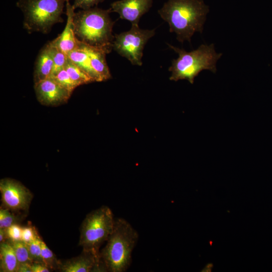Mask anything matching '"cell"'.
<instances>
[{"mask_svg":"<svg viewBox=\"0 0 272 272\" xmlns=\"http://www.w3.org/2000/svg\"><path fill=\"white\" fill-rule=\"evenodd\" d=\"M53 66V56L49 42L40 51L36 59L33 75L34 84L49 78Z\"/></svg>","mask_w":272,"mask_h":272,"instance_id":"cell-14","label":"cell"},{"mask_svg":"<svg viewBox=\"0 0 272 272\" xmlns=\"http://www.w3.org/2000/svg\"><path fill=\"white\" fill-rule=\"evenodd\" d=\"M67 55L73 63L85 72L94 82H97V77L92 67L89 56L79 40L78 47L68 52Z\"/></svg>","mask_w":272,"mask_h":272,"instance_id":"cell-15","label":"cell"},{"mask_svg":"<svg viewBox=\"0 0 272 272\" xmlns=\"http://www.w3.org/2000/svg\"><path fill=\"white\" fill-rule=\"evenodd\" d=\"M41 245L43 263L51 270L58 269L60 261L57 259L55 254L47 247L43 240L41 241Z\"/></svg>","mask_w":272,"mask_h":272,"instance_id":"cell-20","label":"cell"},{"mask_svg":"<svg viewBox=\"0 0 272 272\" xmlns=\"http://www.w3.org/2000/svg\"><path fill=\"white\" fill-rule=\"evenodd\" d=\"M19 263L14 249L8 240L0 244V271L18 272Z\"/></svg>","mask_w":272,"mask_h":272,"instance_id":"cell-16","label":"cell"},{"mask_svg":"<svg viewBox=\"0 0 272 272\" xmlns=\"http://www.w3.org/2000/svg\"><path fill=\"white\" fill-rule=\"evenodd\" d=\"M138 239V232L127 221L122 218L115 220L113 232L100 252L107 271L124 272L128 269Z\"/></svg>","mask_w":272,"mask_h":272,"instance_id":"cell-3","label":"cell"},{"mask_svg":"<svg viewBox=\"0 0 272 272\" xmlns=\"http://www.w3.org/2000/svg\"><path fill=\"white\" fill-rule=\"evenodd\" d=\"M209 12L203 0H168L158 11L169 24V31L174 32L181 43L186 40L190 43L194 33H202Z\"/></svg>","mask_w":272,"mask_h":272,"instance_id":"cell-1","label":"cell"},{"mask_svg":"<svg viewBox=\"0 0 272 272\" xmlns=\"http://www.w3.org/2000/svg\"><path fill=\"white\" fill-rule=\"evenodd\" d=\"M155 35V29H142L139 25H131L128 31L114 35L113 49L132 64L141 66L145 46Z\"/></svg>","mask_w":272,"mask_h":272,"instance_id":"cell-7","label":"cell"},{"mask_svg":"<svg viewBox=\"0 0 272 272\" xmlns=\"http://www.w3.org/2000/svg\"><path fill=\"white\" fill-rule=\"evenodd\" d=\"M115 224L113 213L102 206L87 214L80 228L79 245L83 251L100 255L99 249L113 232Z\"/></svg>","mask_w":272,"mask_h":272,"instance_id":"cell-6","label":"cell"},{"mask_svg":"<svg viewBox=\"0 0 272 272\" xmlns=\"http://www.w3.org/2000/svg\"><path fill=\"white\" fill-rule=\"evenodd\" d=\"M49 77L71 93L77 87L71 79L66 70L63 68L54 75Z\"/></svg>","mask_w":272,"mask_h":272,"instance_id":"cell-21","label":"cell"},{"mask_svg":"<svg viewBox=\"0 0 272 272\" xmlns=\"http://www.w3.org/2000/svg\"><path fill=\"white\" fill-rule=\"evenodd\" d=\"M32 272H49L51 270L43 263L33 262L31 265Z\"/></svg>","mask_w":272,"mask_h":272,"instance_id":"cell-27","label":"cell"},{"mask_svg":"<svg viewBox=\"0 0 272 272\" xmlns=\"http://www.w3.org/2000/svg\"><path fill=\"white\" fill-rule=\"evenodd\" d=\"M21 217L10 212L5 208L0 209V228H7L15 224H18Z\"/></svg>","mask_w":272,"mask_h":272,"instance_id":"cell-23","label":"cell"},{"mask_svg":"<svg viewBox=\"0 0 272 272\" xmlns=\"http://www.w3.org/2000/svg\"><path fill=\"white\" fill-rule=\"evenodd\" d=\"M81 44L88 53L91 60L92 67L96 75L97 82L107 81L111 78L106 60L105 51L80 42Z\"/></svg>","mask_w":272,"mask_h":272,"instance_id":"cell-13","label":"cell"},{"mask_svg":"<svg viewBox=\"0 0 272 272\" xmlns=\"http://www.w3.org/2000/svg\"><path fill=\"white\" fill-rule=\"evenodd\" d=\"M64 68L77 87L94 82L90 76L73 63L69 57Z\"/></svg>","mask_w":272,"mask_h":272,"instance_id":"cell-17","label":"cell"},{"mask_svg":"<svg viewBox=\"0 0 272 272\" xmlns=\"http://www.w3.org/2000/svg\"><path fill=\"white\" fill-rule=\"evenodd\" d=\"M66 0H19L17 6L24 14V28L29 33H48L63 20L61 15Z\"/></svg>","mask_w":272,"mask_h":272,"instance_id":"cell-5","label":"cell"},{"mask_svg":"<svg viewBox=\"0 0 272 272\" xmlns=\"http://www.w3.org/2000/svg\"><path fill=\"white\" fill-rule=\"evenodd\" d=\"M38 101L47 106H57L66 103L72 93L49 77L34 84Z\"/></svg>","mask_w":272,"mask_h":272,"instance_id":"cell-9","label":"cell"},{"mask_svg":"<svg viewBox=\"0 0 272 272\" xmlns=\"http://www.w3.org/2000/svg\"><path fill=\"white\" fill-rule=\"evenodd\" d=\"M49 42L51 45L53 60V66L51 76L55 75L64 67L68 59V56L67 54L58 48L53 40Z\"/></svg>","mask_w":272,"mask_h":272,"instance_id":"cell-18","label":"cell"},{"mask_svg":"<svg viewBox=\"0 0 272 272\" xmlns=\"http://www.w3.org/2000/svg\"><path fill=\"white\" fill-rule=\"evenodd\" d=\"M12 245L19 264L23 263L32 264L27 244L22 240L12 241L8 239Z\"/></svg>","mask_w":272,"mask_h":272,"instance_id":"cell-19","label":"cell"},{"mask_svg":"<svg viewBox=\"0 0 272 272\" xmlns=\"http://www.w3.org/2000/svg\"><path fill=\"white\" fill-rule=\"evenodd\" d=\"M38 236V233L34 226L30 225L23 227L21 240L26 244L34 240Z\"/></svg>","mask_w":272,"mask_h":272,"instance_id":"cell-24","label":"cell"},{"mask_svg":"<svg viewBox=\"0 0 272 272\" xmlns=\"http://www.w3.org/2000/svg\"><path fill=\"white\" fill-rule=\"evenodd\" d=\"M104 0H75L72 7L75 10L77 8L82 10H87L93 8Z\"/></svg>","mask_w":272,"mask_h":272,"instance_id":"cell-25","label":"cell"},{"mask_svg":"<svg viewBox=\"0 0 272 272\" xmlns=\"http://www.w3.org/2000/svg\"><path fill=\"white\" fill-rule=\"evenodd\" d=\"M0 191L4 208L15 212L29 210L33 196L20 181L10 178L2 179Z\"/></svg>","mask_w":272,"mask_h":272,"instance_id":"cell-8","label":"cell"},{"mask_svg":"<svg viewBox=\"0 0 272 272\" xmlns=\"http://www.w3.org/2000/svg\"><path fill=\"white\" fill-rule=\"evenodd\" d=\"M153 0H118L111 4L112 12L117 13L119 18L139 25L141 17L149 12Z\"/></svg>","mask_w":272,"mask_h":272,"instance_id":"cell-11","label":"cell"},{"mask_svg":"<svg viewBox=\"0 0 272 272\" xmlns=\"http://www.w3.org/2000/svg\"><path fill=\"white\" fill-rule=\"evenodd\" d=\"M74 11L70 0H66V23L62 32L53 40L58 48L66 54L78 47V40L74 30Z\"/></svg>","mask_w":272,"mask_h":272,"instance_id":"cell-12","label":"cell"},{"mask_svg":"<svg viewBox=\"0 0 272 272\" xmlns=\"http://www.w3.org/2000/svg\"><path fill=\"white\" fill-rule=\"evenodd\" d=\"M31 265L30 263L19 264L18 272H32Z\"/></svg>","mask_w":272,"mask_h":272,"instance_id":"cell-28","label":"cell"},{"mask_svg":"<svg viewBox=\"0 0 272 272\" xmlns=\"http://www.w3.org/2000/svg\"><path fill=\"white\" fill-rule=\"evenodd\" d=\"M42 240L39 235L34 240L27 244L29 255L33 262L43 263L41 245Z\"/></svg>","mask_w":272,"mask_h":272,"instance_id":"cell-22","label":"cell"},{"mask_svg":"<svg viewBox=\"0 0 272 272\" xmlns=\"http://www.w3.org/2000/svg\"><path fill=\"white\" fill-rule=\"evenodd\" d=\"M58 269L62 272L107 271L106 267L101 258L90 251H83L75 257L60 261Z\"/></svg>","mask_w":272,"mask_h":272,"instance_id":"cell-10","label":"cell"},{"mask_svg":"<svg viewBox=\"0 0 272 272\" xmlns=\"http://www.w3.org/2000/svg\"><path fill=\"white\" fill-rule=\"evenodd\" d=\"M22 228L18 224H15L6 228L9 239L12 241L21 240Z\"/></svg>","mask_w":272,"mask_h":272,"instance_id":"cell-26","label":"cell"},{"mask_svg":"<svg viewBox=\"0 0 272 272\" xmlns=\"http://www.w3.org/2000/svg\"><path fill=\"white\" fill-rule=\"evenodd\" d=\"M111 12L110 8L104 10L97 7L75 12L73 25L77 39L109 53L113 49L112 29L115 23L110 17Z\"/></svg>","mask_w":272,"mask_h":272,"instance_id":"cell-2","label":"cell"},{"mask_svg":"<svg viewBox=\"0 0 272 272\" xmlns=\"http://www.w3.org/2000/svg\"><path fill=\"white\" fill-rule=\"evenodd\" d=\"M9 239L6 228H0V243Z\"/></svg>","mask_w":272,"mask_h":272,"instance_id":"cell-29","label":"cell"},{"mask_svg":"<svg viewBox=\"0 0 272 272\" xmlns=\"http://www.w3.org/2000/svg\"><path fill=\"white\" fill-rule=\"evenodd\" d=\"M167 45L178 55L177 58L172 60L169 68L171 73L170 80H187L192 84L194 78L202 71L207 70L214 73L216 72V63L222 54L216 52L214 44H202L189 52L169 44Z\"/></svg>","mask_w":272,"mask_h":272,"instance_id":"cell-4","label":"cell"}]
</instances>
